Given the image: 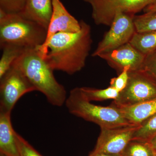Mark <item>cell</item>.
Returning a JSON list of instances; mask_svg holds the SVG:
<instances>
[{
  "label": "cell",
  "mask_w": 156,
  "mask_h": 156,
  "mask_svg": "<svg viewBox=\"0 0 156 156\" xmlns=\"http://www.w3.org/2000/svg\"><path fill=\"white\" fill-rule=\"evenodd\" d=\"M80 30L58 33L50 39L41 56L53 70L72 75L86 66L92 43L91 27L80 21Z\"/></svg>",
  "instance_id": "cell-1"
},
{
  "label": "cell",
  "mask_w": 156,
  "mask_h": 156,
  "mask_svg": "<svg viewBox=\"0 0 156 156\" xmlns=\"http://www.w3.org/2000/svg\"><path fill=\"white\" fill-rule=\"evenodd\" d=\"M13 65L22 72L36 91L44 95L50 104L60 107L65 103L66 90L56 80L54 70L41 56L37 48L25 49Z\"/></svg>",
  "instance_id": "cell-2"
},
{
  "label": "cell",
  "mask_w": 156,
  "mask_h": 156,
  "mask_svg": "<svg viewBox=\"0 0 156 156\" xmlns=\"http://www.w3.org/2000/svg\"><path fill=\"white\" fill-rule=\"evenodd\" d=\"M47 30L19 13L0 10V48L7 45L24 49L38 48L44 43Z\"/></svg>",
  "instance_id": "cell-3"
},
{
  "label": "cell",
  "mask_w": 156,
  "mask_h": 156,
  "mask_svg": "<svg viewBox=\"0 0 156 156\" xmlns=\"http://www.w3.org/2000/svg\"><path fill=\"white\" fill-rule=\"evenodd\" d=\"M65 104L71 114L97 124L101 129L133 125L126 119L118 108L93 104L84 97L78 87L71 90Z\"/></svg>",
  "instance_id": "cell-4"
},
{
  "label": "cell",
  "mask_w": 156,
  "mask_h": 156,
  "mask_svg": "<svg viewBox=\"0 0 156 156\" xmlns=\"http://www.w3.org/2000/svg\"><path fill=\"white\" fill-rule=\"evenodd\" d=\"M156 98V79L144 69L129 71L128 83L111 105L125 107Z\"/></svg>",
  "instance_id": "cell-5"
},
{
  "label": "cell",
  "mask_w": 156,
  "mask_h": 156,
  "mask_svg": "<svg viewBox=\"0 0 156 156\" xmlns=\"http://www.w3.org/2000/svg\"><path fill=\"white\" fill-rule=\"evenodd\" d=\"M0 112L11 114L18 100L26 93L36 91L19 69L12 66L0 78Z\"/></svg>",
  "instance_id": "cell-6"
},
{
  "label": "cell",
  "mask_w": 156,
  "mask_h": 156,
  "mask_svg": "<svg viewBox=\"0 0 156 156\" xmlns=\"http://www.w3.org/2000/svg\"><path fill=\"white\" fill-rule=\"evenodd\" d=\"M134 16L117 11L110 26L109 30L98 43L92 56L98 57L102 53L112 51L129 43L136 32L133 21Z\"/></svg>",
  "instance_id": "cell-7"
},
{
  "label": "cell",
  "mask_w": 156,
  "mask_h": 156,
  "mask_svg": "<svg viewBox=\"0 0 156 156\" xmlns=\"http://www.w3.org/2000/svg\"><path fill=\"white\" fill-rule=\"evenodd\" d=\"M156 0H92V17L97 25L110 26L117 11L134 15Z\"/></svg>",
  "instance_id": "cell-8"
},
{
  "label": "cell",
  "mask_w": 156,
  "mask_h": 156,
  "mask_svg": "<svg viewBox=\"0 0 156 156\" xmlns=\"http://www.w3.org/2000/svg\"><path fill=\"white\" fill-rule=\"evenodd\" d=\"M139 126L131 125L101 129L95 149L91 153L120 155L132 139Z\"/></svg>",
  "instance_id": "cell-9"
},
{
  "label": "cell",
  "mask_w": 156,
  "mask_h": 156,
  "mask_svg": "<svg viewBox=\"0 0 156 156\" xmlns=\"http://www.w3.org/2000/svg\"><path fill=\"white\" fill-rule=\"evenodd\" d=\"M53 12L47 29L44 43L37 48L41 56L53 36L58 33H76L81 29L80 21L72 16L60 0H52Z\"/></svg>",
  "instance_id": "cell-10"
},
{
  "label": "cell",
  "mask_w": 156,
  "mask_h": 156,
  "mask_svg": "<svg viewBox=\"0 0 156 156\" xmlns=\"http://www.w3.org/2000/svg\"><path fill=\"white\" fill-rule=\"evenodd\" d=\"M145 56L128 43L115 50L102 53L98 57L105 60L119 74L126 67L130 68V71L142 69Z\"/></svg>",
  "instance_id": "cell-11"
},
{
  "label": "cell",
  "mask_w": 156,
  "mask_h": 156,
  "mask_svg": "<svg viewBox=\"0 0 156 156\" xmlns=\"http://www.w3.org/2000/svg\"><path fill=\"white\" fill-rule=\"evenodd\" d=\"M52 12V0H27L24 9L19 14L47 30Z\"/></svg>",
  "instance_id": "cell-12"
},
{
  "label": "cell",
  "mask_w": 156,
  "mask_h": 156,
  "mask_svg": "<svg viewBox=\"0 0 156 156\" xmlns=\"http://www.w3.org/2000/svg\"><path fill=\"white\" fill-rule=\"evenodd\" d=\"M16 133L11 124V114L0 112V153L20 156Z\"/></svg>",
  "instance_id": "cell-13"
},
{
  "label": "cell",
  "mask_w": 156,
  "mask_h": 156,
  "mask_svg": "<svg viewBox=\"0 0 156 156\" xmlns=\"http://www.w3.org/2000/svg\"><path fill=\"white\" fill-rule=\"evenodd\" d=\"M117 108L130 124L139 126L156 114V98L131 106Z\"/></svg>",
  "instance_id": "cell-14"
},
{
  "label": "cell",
  "mask_w": 156,
  "mask_h": 156,
  "mask_svg": "<svg viewBox=\"0 0 156 156\" xmlns=\"http://www.w3.org/2000/svg\"><path fill=\"white\" fill-rule=\"evenodd\" d=\"M129 43L145 56L156 50V30L136 32Z\"/></svg>",
  "instance_id": "cell-15"
},
{
  "label": "cell",
  "mask_w": 156,
  "mask_h": 156,
  "mask_svg": "<svg viewBox=\"0 0 156 156\" xmlns=\"http://www.w3.org/2000/svg\"><path fill=\"white\" fill-rule=\"evenodd\" d=\"M2 54L0 59V78L10 69L25 50L24 48L12 45H7L1 48Z\"/></svg>",
  "instance_id": "cell-16"
},
{
  "label": "cell",
  "mask_w": 156,
  "mask_h": 156,
  "mask_svg": "<svg viewBox=\"0 0 156 156\" xmlns=\"http://www.w3.org/2000/svg\"><path fill=\"white\" fill-rule=\"evenodd\" d=\"M84 97L89 101H103L108 99L115 100L119 96L120 92L109 86L106 89H97L90 87H80Z\"/></svg>",
  "instance_id": "cell-17"
},
{
  "label": "cell",
  "mask_w": 156,
  "mask_h": 156,
  "mask_svg": "<svg viewBox=\"0 0 156 156\" xmlns=\"http://www.w3.org/2000/svg\"><path fill=\"white\" fill-rule=\"evenodd\" d=\"M120 156H156V153L148 141L131 140Z\"/></svg>",
  "instance_id": "cell-18"
},
{
  "label": "cell",
  "mask_w": 156,
  "mask_h": 156,
  "mask_svg": "<svg viewBox=\"0 0 156 156\" xmlns=\"http://www.w3.org/2000/svg\"><path fill=\"white\" fill-rule=\"evenodd\" d=\"M156 134V114L139 125L132 140L148 141Z\"/></svg>",
  "instance_id": "cell-19"
},
{
  "label": "cell",
  "mask_w": 156,
  "mask_h": 156,
  "mask_svg": "<svg viewBox=\"0 0 156 156\" xmlns=\"http://www.w3.org/2000/svg\"><path fill=\"white\" fill-rule=\"evenodd\" d=\"M133 21L136 32L156 30V12L144 13L141 15L134 16Z\"/></svg>",
  "instance_id": "cell-20"
},
{
  "label": "cell",
  "mask_w": 156,
  "mask_h": 156,
  "mask_svg": "<svg viewBox=\"0 0 156 156\" xmlns=\"http://www.w3.org/2000/svg\"><path fill=\"white\" fill-rule=\"evenodd\" d=\"M27 0H0V10L10 13H19L23 11Z\"/></svg>",
  "instance_id": "cell-21"
},
{
  "label": "cell",
  "mask_w": 156,
  "mask_h": 156,
  "mask_svg": "<svg viewBox=\"0 0 156 156\" xmlns=\"http://www.w3.org/2000/svg\"><path fill=\"white\" fill-rule=\"evenodd\" d=\"M16 137L20 156H43L17 132Z\"/></svg>",
  "instance_id": "cell-22"
},
{
  "label": "cell",
  "mask_w": 156,
  "mask_h": 156,
  "mask_svg": "<svg viewBox=\"0 0 156 156\" xmlns=\"http://www.w3.org/2000/svg\"><path fill=\"white\" fill-rule=\"evenodd\" d=\"M130 69L126 67L117 77L113 78L110 82V86L121 92L125 89L128 83L129 78V71Z\"/></svg>",
  "instance_id": "cell-23"
},
{
  "label": "cell",
  "mask_w": 156,
  "mask_h": 156,
  "mask_svg": "<svg viewBox=\"0 0 156 156\" xmlns=\"http://www.w3.org/2000/svg\"><path fill=\"white\" fill-rule=\"evenodd\" d=\"M142 69L156 79V50L146 56Z\"/></svg>",
  "instance_id": "cell-24"
},
{
  "label": "cell",
  "mask_w": 156,
  "mask_h": 156,
  "mask_svg": "<svg viewBox=\"0 0 156 156\" xmlns=\"http://www.w3.org/2000/svg\"><path fill=\"white\" fill-rule=\"evenodd\" d=\"M144 13L156 12V0L144 9Z\"/></svg>",
  "instance_id": "cell-25"
},
{
  "label": "cell",
  "mask_w": 156,
  "mask_h": 156,
  "mask_svg": "<svg viewBox=\"0 0 156 156\" xmlns=\"http://www.w3.org/2000/svg\"><path fill=\"white\" fill-rule=\"evenodd\" d=\"M148 142L156 153V134L148 141Z\"/></svg>",
  "instance_id": "cell-26"
},
{
  "label": "cell",
  "mask_w": 156,
  "mask_h": 156,
  "mask_svg": "<svg viewBox=\"0 0 156 156\" xmlns=\"http://www.w3.org/2000/svg\"><path fill=\"white\" fill-rule=\"evenodd\" d=\"M89 156H120V155L108 154L101 153H90Z\"/></svg>",
  "instance_id": "cell-27"
},
{
  "label": "cell",
  "mask_w": 156,
  "mask_h": 156,
  "mask_svg": "<svg viewBox=\"0 0 156 156\" xmlns=\"http://www.w3.org/2000/svg\"><path fill=\"white\" fill-rule=\"evenodd\" d=\"M0 156H8L6 155L5 154L2 153H0Z\"/></svg>",
  "instance_id": "cell-28"
},
{
  "label": "cell",
  "mask_w": 156,
  "mask_h": 156,
  "mask_svg": "<svg viewBox=\"0 0 156 156\" xmlns=\"http://www.w3.org/2000/svg\"><path fill=\"white\" fill-rule=\"evenodd\" d=\"M83 1H85V2H89V0H83Z\"/></svg>",
  "instance_id": "cell-29"
}]
</instances>
